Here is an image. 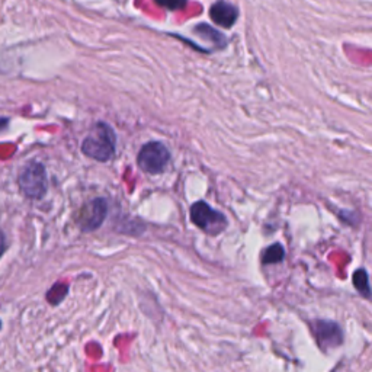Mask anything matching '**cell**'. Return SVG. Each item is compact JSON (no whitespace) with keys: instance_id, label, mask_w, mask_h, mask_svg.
<instances>
[{"instance_id":"cell-13","label":"cell","mask_w":372,"mask_h":372,"mask_svg":"<svg viewBox=\"0 0 372 372\" xmlns=\"http://www.w3.org/2000/svg\"><path fill=\"white\" fill-rule=\"evenodd\" d=\"M5 249H6V240H5L3 233L0 231V258H2V255L5 254Z\"/></svg>"},{"instance_id":"cell-1","label":"cell","mask_w":372,"mask_h":372,"mask_svg":"<svg viewBox=\"0 0 372 372\" xmlns=\"http://www.w3.org/2000/svg\"><path fill=\"white\" fill-rule=\"evenodd\" d=\"M116 137L114 130L105 123H98L82 143V152L98 162H108L115 154Z\"/></svg>"},{"instance_id":"cell-5","label":"cell","mask_w":372,"mask_h":372,"mask_svg":"<svg viewBox=\"0 0 372 372\" xmlns=\"http://www.w3.org/2000/svg\"><path fill=\"white\" fill-rule=\"evenodd\" d=\"M313 335L322 351L336 349L343 343L344 335L339 323L331 320H316L311 324Z\"/></svg>"},{"instance_id":"cell-4","label":"cell","mask_w":372,"mask_h":372,"mask_svg":"<svg viewBox=\"0 0 372 372\" xmlns=\"http://www.w3.org/2000/svg\"><path fill=\"white\" fill-rule=\"evenodd\" d=\"M169 158L170 154L165 145L162 143L152 141L143 145L137 157V163L145 174L157 175L165 170L166 165L169 163Z\"/></svg>"},{"instance_id":"cell-14","label":"cell","mask_w":372,"mask_h":372,"mask_svg":"<svg viewBox=\"0 0 372 372\" xmlns=\"http://www.w3.org/2000/svg\"><path fill=\"white\" fill-rule=\"evenodd\" d=\"M9 119L8 118H0V130H3L5 127H8Z\"/></svg>"},{"instance_id":"cell-12","label":"cell","mask_w":372,"mask_h":372,"mask_svg":"<svg viewBox=\"0 0 372 372\" xmlns=\"http://www.w3.org/2000/svg\"><path fill=\"white\" fill-rule=\"evenodd\" d=\"M156 2L161 5L162 8L165 9H169V10H179L182 8L186 6V3H188V0H156Z\"/></svg>"},{"instance_id":"cell-10","label":"cell","mask_w":372,"mask_h":372,"mask_svg":"<svg viewBox=\"0 0 372 372\" xmlns=\"http://www.w3.org/2000/svg\"><path fill=\"white\" fill-rule=\"evenodd\" d=\"M284 258H285L284 246L281 243H273L272 246H269L267 250L263 251L262 262L265 265H273V263L282 262Z\"/></svg>"},{"instance_id":"cell-3","label":"cell","mask_w":372,"mask_h":372,"mask_svg":"<svg viewBox=\"0 0 372 372\" xmlns=\"http://www.w3.org/2000/svg\"><path fill=\"white\" fill-rule=\"evenodd\" d=\"M19 188L26 198L41 199L48 189V178L45 167L41 163L32 162L26 166L18 179Z\"/></svg>"},{"instance_id":"cell-15","label":"cell","mask_w":372,"mask_h":372,"mask_svg":"<svg viewBox=\"0 0 372 372\" xmlns=\"http://www.w3.org/2000/svg\"><path fill=\"white\" fill-rule=\"evenodd\" d=\"M0 329H2V322H0Z\"/></svg>"},{"instance_id":"cell-6","label":"cell","mask_w":372,"mask_h":372,"mask_svg":"<svg viewBox=\"0 0 372 372\" xmlns=\"http://www.w3.org/2000/svg\"><path fill=\"white\" fill-rule=\"evenodd\" d=\"M108 214V204L105 199L98 198L85 205L77 216V224L83 231H93L99 229Z\"/></svg>"},{"instance_id":"cell-9","label":"cell","mask_w":372,"mask_h":372,"mask_svg":"<svg viewBox=\"0 0 372 372\" xmlns=\"http://www.w3.org/2000/svg\"><path fill=\"white\" fill-rule=\"evenodd\" d=\"M195 32L201 37L203 39H207V41L212 43V44H216V47L218 48H223L225 47V38L221 32L216 31L214 28H211V26L208 25H198L196 28H195Z\"/></svg>"},{"instance_id":"cell-2","label":"cell","mask_w":372,"mask_h":372,"mask_svg":"<svg viewBox=\"0 0 372 372\" xmlns=\"http://www.w3.org/2000/svg\"><path fill=\"white\" fill-rule=\"evenodd\" d=\"M191 220L198 229L209 236H217L227 227V218L223 212L209 207L204 201H198L191 207Z\"/></svg>"},{"instance_id":"cell-8","label":"cell","mask_w":372,"mask_h":372,"mask_svg":"<svg viewBox=\"0 0 372 372\" xmlns=\"http://www.w3.org/2000/svg\"><path fill=\"white\" fill-rule=\"evenodd\" d=\"M352 282L353 287L356 288V291L360 292V294L368 300L372 298V288L369 284V275L364 268L356 269L352 275Z\"/></svg>"},{"instance_id":"cell-7","label":"cell","mask_w":372,"mask_h":372,"mask_svg":"<svg viewBox=\"0 0 372 372\" xmlns=\"http://www.w3.org/2000/svg\"><path fill=\"white\" fill-rule=\"evenodd\" d=\"M209 18L212 22L223 26V28H231V26L237 22L238 18V9L224 0H218L209 9Z\"/></svg>"},{"instance_id":"cell-11","label":"cell","mask_w":372,"mask_h":372,"mask_svg":"<svg viewBox=\"0 0 372 372\" xmlns=\"http://www.w3.org/2000/svg\"><path fill=\"white\" fill-rule=\"evenodd\" d=\"M68 284H56L54 287H52L50 291H48V294H47V300L50 301V304H54L57 305L59 302H61L64 300V297L68 296Z\"/></svg>"}]
</instances>
